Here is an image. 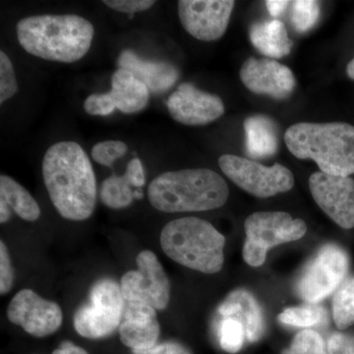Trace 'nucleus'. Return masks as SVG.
Here are the masks:
<instances>
[{
    "mask_svg": "<svg viewBox=\"0 0 354 354\" xmlns=\"http://www.w3.org/2000/svg\"><path fill=\"white\" fill-rule=\"evenodd\" d=\"M241 79L251 92L277 100L290 97L297 85L292 71L272 58H248L241 66Z\"/></svg>",
    "mask_w": 354,
    "mask_h": 354,
    "instance_id": "2eb2a0df",
    "label": "nucleus"
},
{
    "mask_svg": "<svg viewBox=\"0 0 354 354\" xmlns=\"http://www.w3.org/2000/svg\"><path fill=\"white\" fill-rule=\"evenodd\" d=\"M17 39L30 55L48 62L73 64L92 46L95 28L76 14H43L18 21Z\"/></svg>",
    "mask_w": 354,
    "mask_h": 354,
    "instance_id": "f03ea898",
    "label": "nucleus"
},
{
    "mask_svg": "<svg viewBox=\"0 0 354 354\" xmlns=\"http://www.w3.org/2000/svg\"><path fill=\"white\" fill-rule=\"evenodd\" d=\"M11 216H12V209L3 200H0V223H6L10 220Z\"/></svg>",
    "mask_w": 354,
    "mask_h": 354,
    "instance_id": "58836bf2",
    "label": "nucleus"
},
{
    "mask_svg": "<svg viewBox=\"0 0 354 354\" xmlns=\"http://www.w3.org/2000/svg\"><path fill=\"white\" fill-rule=\"evenodd\" d=\"M118 64L120 68L132 72L145 84L149 91L156 94L169 90L179 78L178 70L174 65L167 62L143 59L132 50L122 51Z\"/></svg>",
    "mask_w": 354,
    "mask_h": 354,
    "instance_id": "f3484780",
    "label": "nucleus"
},
{
    "mask_svg": "<svg viewBox=\"0 0 354 354\" xmlns=\"http://www.w3.org/2000/svg\"><path fill=\"white\" fill-rule=\"evenodd\" d=\"M333 317L337 327L344 330L354 324V277L344 279L333 298Z\"/></svg>",
    "mask_w": 354,
    "mask_h": 354,
    "instance_id": "b1692460",
    "label": "nucleus"
},
{
    "mask_svg": "<svg viewBox=\"0 0 354 354\" xmlns=\"http://www.w3.org/2000/svg\"><path fill=\"white\" fill-rule=\"evenodd\" d=\"M133 354H191L185 346L176 342H165L157 344L145 351H132Z\"/></svg>",
    "mask_w": 354,
    "mask_h": 354,
    "instance_id": "c9c22d12",
    "label": "nucleus"
},
{
    "mask_svg": "<svg viewBox=\"0 0 354 354\" xmlns=\"http://www.w3.org/2000/svg\"><path fill=\"white\" fill-rule=\"evenodd\" d=\"M104 6L118 12L134 14L143 12L155 6L153 0H104Z\"/></svg>",
    "mask_w": 354,
    "mask_h": 354,
    "instance_id": "473e14b6",
    "label": "nucleus"
},
{
    "mask_svg": "<svg viewBox=\"0 0 354 354\" xmlns=\"http://www.w3.org/2000/svg\"><path fill=\"white\" fill-rule=\"evenodd\" d=\"M328 354H354V335L335 333L328 339Z\"/></svg>",
    "mask_w": 354,
    "mask_h": 354,
    "instance_id": "72a5a7b5",
    "label": "nucleus"
},
{
    "mask_svg": "<svg viewBox=\"0 0 354 354\" xmlns=\"http://www.w3.org/2000/svg\"><path fill=\"white\" fill-rule=\"evenodd\" d=\"M346 72H348L349 78H351L353 80H354V58L348 64V67H346Z\"/></svg>",
    "mask_w": 354,
    "mask_h": 354,
    "instance_id": "ea45409f",
    "label": "nucleus"
},
{
    "mask_svg": "<svg viewBox=\"0 0 354 354\" xmlns=\"http://www.w3.org/2000/svg\"><path fill=\"white\" fill-rule=\"evenodd\" d=\"M283 354H328L322 335L313 330H304L295 335Z\"/></svg>",
    "mask_w": 354,
    "mask_h": 354,
    "instance_id": "cd10ccee",
    "label": "nucleus"
},
{
    "mask_svg": "<svg viewBox=\"0 0 354 354\" xmlns=\"http://www.w3.org/2000/svg\"><path fill=\"white\" fill-rule=\"evenodd\" d=\"M325 319V310L317 304L288 308L279 315V322L299 328L313 327L323 323Z\"/></svg>",
    "mask_w": 354,
    "mask_h": 354,
    "instance_id": "393cba45",
    "label": "nucleus"
},
{
    "mask_svg": "<svg viewBox=\"0 0 354 354\" xmlns=\"http://www.w3.org/2000/svg\"><path fill=\"white\" fill-rule=\"evenodd\" d=\"M251 43L262 55L270 58H281L290 55L293 41L279 20L261 21L249 30Z\"/></svg>",
    "mask_w": 354,
    "mask_h": 354,
    "instance_id": "412c9836",
    "label": "nucleus"
},
{
    "mask_svg": "<svg viewBox=\"0 0 354 354\" xmlns=\"http://www.w3.org/2000/svg\"><path fill=\"white\" fill-rule=\"evenodd\" d=\"M225 239L209 221L187 216L169 221L160 232V246L174 262L205 274L221 271Z\"/></svg>",
    "mask_w": 354,
    "mask_h": 354,
    "instance_id": "39448f33",
    "label": "nucleus"
},
{
    "mask_svg": "<svg viewBox=\"0 0 354 354\" xmlns=\"http://www.w3.org/2000/svg\"><path fill=\"white\" fill-rule=\"evenodd\" d=\"M7 318L32 337H44L59 329L64 315L59 305L25 288L11 300L7 308Z\"/></svg>",
    "mask_w": 354,
    "mask_h": 354,
    "instance_id": "9b49d317",
    "label": "nucleus"
},
{
    "mask_svg": "<svg viewBox=\"0 0 354 354\" xmlns=\"http://www.w3.org/2000/svg\"><path fill=\"white\" fill-rule=\"evenodd\" d=\"M291 24L298 32H306L315 26L320 16V6L314 0L291 2Z\"/></svg>",
    "mask_w": 354,
    "mask_h": 354,
    "instance_id": "a878e982",
    "label": "nucleus"
},
{
    "mask_svg": "<svg viewBox=\"0 0 354 354\" xmlns=\"http://www.w3.org/2000/svg\"><path fill=\"white\" fill-rule=\"evenodd\" d=\"M109 95L113 97L116 109L125 114L143 111L150 99V91L145 84L129 70L123 68L116 70L111 77Z\"/></svg>",
    "mask_w": 354,
    "mask_h": 354,
    "instance_id": "6ab92c4d",
    "label": "nucleus"
},
{
    "mask_svg": "<svg viewBox=\"0 0 354 354\" xmlns=\"http://www.w3.org/2000/svg\"><path fill=\"white\" fill-rule=\"evenodd\" d=\"M167 106L174 120L189 127L209 124L225 113V104L218 95L189 83L178 86L167 99Z\"/></svg>",
    "mask_w": 354,
    "mask_h": 354,
    "instance_id": "4468645a",
    "label": "nucleus"
},
{
    "mask_svg": "<svg viewBox=\"0 0 354 354\" xmlns=\"http://www.w3.org/2000/svg\"><path fill=\"white\" fill-rule=\"evenodd\" d=\"M218 313L237 319L243 325L246 339L250 342L259 341L264 334V317L260 305L245 290L232 291L218 306Z\"/></svg>",
    "mask_w": 354,
    "mask_h": 354,
    "instance_id": "a211bd4d",
    "label": "nucleus"
},
{
    "mask_svg": "<svg viewBox=\"0 0 354 354\" xmlns=\"http://www.w3.org/2000/svg\"><path fill=\"white\" fill-rule=\"evenodd\" d=\"M290 3L291 2L286 1V0H268L266 1V6L272 17H279L285 12L286 9Z\"/></svg>",
    "mask_w": 354,
    "mask_h": 354,
    "instance_id": "e433bc0d",
    "label": "nucleus"
},
{
    "mask_svg": "<svg viewBox=\"0 0 354 354\" xmlns=\"http://www.w3.org/2000/svg\"><path fill=\"white\" fill-rule=\"evenodd\" d=\"M124 176H109L104 180L100 191L102 202L109 208L124 209L132 204L134 200V191Z\"/></svg>",
    "mask_w": 354,
    "mask_h": 354,
    "instance_id": "5701e85b",
    "label": "nucleus"
},
{
    "mask_svg": "<svg viewBox=\"0 0 354 354\" xmlns=\"http://www.w3.org/2000/svg\"><path fill=\"white\" fill-rule=\"evenodd\" d=\"M221 348L228 353H236L243 346L246 337L243 325L237 319L225 317L218 329Z\"/></svg>",
    "mask_w": 354,
    "mask_h": 354,
    "instance_id": "bb28decb",
    "label": "nucleus"
},
{
    "mask_svg": "<svg viewBox=\"0 0 354 354\" xmlns=\"http://www.w3.org/2000/svg\"><path fill=\"white\" fill-rule=\"evenodd\" d=\"M17 79L12 62L4 51L0 53V104H4L17 94Z\"/></svg>",
    "mask_w": 354,
    "mask_h": 354,
    "instance_id": "c756f323",
    "label": "nucleus"
},
{
    "mask_svg": "<svg viewBox=\"0 0 354 354\" xmlns=\"http://www.w3.org/2000/svg\"><path fill=\"white\" fill-rule=\"evenodd\" d=\"M83 108L90 115L106 116L113 113L116 106L111 95L106 93L88 95L84 102Z\"/></svg>",
    "mask_w": 354,
    "mask_h": 354,
    "instance_id": "7c9ffc66",
    "label": "nucleus"
},
{
    "mask_svg": "<svg viewBox=\"0 0 354 354\" xmlns=\"http://www.w3.org/2000/svg\"><path fill=\"white\" fill-rule=\"evenodd\" d=\"M132 187L142 188L146 183L145 171L139 158H133L127 165V171L123 174Z\"/></svg>",
    "mask_w": 354,
    "mask_h": 354,
    "instance_id": "f704fd0d",
    "label": "nucleus"
},
{
    "mask_svg": "<svg viewBox=\"0 0 354 354\" xmlns=\"http://www.w3.org/2000/svg\"><path fill=\"white\" fill-rule=\"evenodd\" d=\"M133 195H134V199H142V197H143V192H142L141 190H135Z\"/></svg>",
    "mask_w": 354,
    "mask_h": 354,
    "instance_id": "a19ab883",
    "label": "nucleus"
},
{
    "mask_svg": "<svg viewBox=\"0 0 354 354\" xmlns=\"http://www.w3.org/2000/svg\"><path fill=\"white\" fill-rule=\"evenodd\" d=\"M246 241L244 261L251 267L264 264L268 251L272 247L302 239L307 232L306 223L283 212H257L244 223Z\"/></svg>",
    "mask_w": 354,
    "mask_h": 354,
    "instance_id": "423d86ee",
    "label": "nucleus"
},
{
    "mask_svg": "<svg viewBox=\"0 0 354 354\" xmlns=\"http://www.w3.org/2000/svg\"><path fill=\"white\" fill-rule=\"evenodd\" d=\"M221 171L241 189L258 198H269L290 191L295 185L292 172L279 164L266 167L239 156L218 158Z\"/></svg>",
    "mask_w": 354,
    "mask_h": 354,
    "instance_id": "6e6552de",
    "label": "nucleus"
},
{
    "mask_svg": "<svg viewBox=\"0 0 354 354\" xmlns=\"http://www.w3.org/2000/svg\"><path fill=\"white\" fill-rule=\"evenodd\" d=\"M41 169L48 196L62 218L82 221L93 215L97 179L82 147L71 141L53 144L44 153Z\"/></svg>",
    "mask_w": 354,
    "mask_h": 354,
    "instance_id": "f257e3e1",
    "label": "nucleus"
},
{
    "mask_svg": "<svg viewBox=\"0 0 354 354\" xmlns=\"http://www.w3.org/2000/svg\"><path fill=\"white\" fill-rule=\"evenodd\" d=\"M53 354H88V353L73 342H64L60 344V348L55 349Z\"/></svg>",
    "mask_w": 354,
    "mask_h": 354,
    "instance_id": "4c0bfd02",
    "label": "nucleus"
},
{
    "mask_svg": "<svg viewBox=\"0 0 354 354\" xmlns=\"http://www.w3.org/2000/svg\"><path fill=\"white\" fill-rule=\"evenodd\" d=\"M13 269L8 249L3 241L0 242V293L6 295L13 286Z\"/></svg>",
    "mask_w": 354,
    "mask_h": 354,
    "instance_id": "2f4dec72",
    "label": "nucleus"
},
{
    "mask_svg": "<svg viewBox=\"0 0 354 354\" xmlns=\"http://www.w3.org/2000/svg\"><path fill=\"white\" fill-rule=\"evenodd\" d=\"M124 304L120 286L111 279H100L91 288L87 304L75 312L76 332L86 339L109 337L120 328Z\"/></svg>",
    "mask_w": 354,
    "mask_h": 354,
    "instance_id": "0eeeda50",
    "label": "nucleus"
},
{
    "mask_svg": "<svg viewBox=\"0 0 354 354\" xmlns=\"http://www.w3.org/2000/svg\"><path fill=\"white\" fill-rule=\"evenodd\" d=\"M0 200H3L22 220L35 221L41 216L39 204L32 195L17 181L3 174L0 176Z\"/></svg>",
    "mask_w": 354,
    "mask_h": 354,
    "instance_id": "4be33fe9",
    "label": "nucleus"
},
{
    "mask_svg": "<svg viewBox=\"0 0 354 354\" xmlns=\"http://www.w3.org/2000/svg\"><path fill=\"white\" fill-rule=\"evenodd\" d=\"M128 146L118 140H108L95 144L92 149V158L97 164L111 167L118 158L127 153Z\"/></svg>",
    "mask_w": 354,
    "mask_h": 354,
    "instance_id": "c85d7f7f",
    "label": "nucleus"
},
{
    "mask_svg": "<svg viewBox=\"0 0 354 354\" xmlns=\"http://www.w3.org/2000/svg\"><path fill=\"white\" fill-rule=\"evenodd\" d=\"M157 310L141 302L125 301L120 328V341L132 351H145L157 344L160 334Z\"/></svg>",
    "mask_w": 354,
    "mask_h": 354,
    "instance_id": "dca6fc26",
    "label": "nucleus"
},
{
    "mask_svg": "<svg viewBox=\"0 0 354 354\" xmlns=\"http://www.w3.org/2000/svg\"><path fill=\"white\" fill-rule=\"evenodd\" d=\"M230 189L225 179L209 169L167 171L148 187L151 205L164 213L204 212L221 208Z\"/></svg>",
    "mask_w": 354,
    "mask_h": 354,
    "instance_id": "7ed1b4c3",
    "label": "nucleus"
},
{
    "mask_svg": "<svg viewBox=\"0 0 354 354\" xmlns=\"http://www.w3.org/2000/svg\"><path fill=\"white\" fill-rule=\"evenodd\" d=\"M246 150L254 158L272 157L278 152L279 129L276 122L264 114H254L244 121Z\"/></svg>",
    "mask_w": 354,
    "mask_h": 354,
    "instance_id": "aec40b11",
    "label": "nucleus"
},
{
    "mask_svg": "<svg viewBox=\"0 0 354 354\" xmlns=\"http://www.w3.org/2000/svg\"><path fill=\"white\" fill-rule=\"evenodd\" d=\"M309 188L317 205L337 225L354 227V179L319 171L310 176Z\"/></svg>",
    "mask_w": 354,
    "mask_h": 354,
    "instance_id": "ddd939ff",
    "label": "nucleus"
},
{
    "mask_svg": "<svg viewBox=\"0 0 354 354\" xmlns=\"http://www.w3.org/2000/svg\"><path fill=\"white\" fill-rule=\"evenodd\" d=\"M285 142L295 157L314 160L324 174H354V127L348 123H297L286 130Z\"/></svg>",
    "mask_w": 354,
    "mask_h": 354,
    "instance_id": "20e7f679",
    "label": "nucleus"
},
{
    "mask_svg": "<svg viewBox=\"0 0 354 354\" xmlns=\"http://www.w3.org/2000/svg\"><path fill=\"white\" fill-rule=\"evenodd\" d=\"M232 0H180L178 16L185 31L203 41L221 39L234 8Z\"/></svg>",
    "mask_w": 354,
    "mask_h": 354,
    "instance_id": "f8f14e48",
    "label": "nucleus"
},
{
    "mask_svg": "<svg viewBox=\"0 0 354 354\" xmlns=\"http://www.w3.org/2000/svg\"><path fill=\"white\" fill-rule=\"evenodd\" d=\"M137 270L127 272L120 281L125 301L141 302L156 310L167 308L171 299V283L152 251L137 256Z\"/></svg>",
    "mask_w": 354,
    "mask_h": 354,
    "instance_id": "9d476101",
    "label": "nucleus"
},
{
    "mask_svg": "<svg viewBox=\"0 0 354 354\" xmlns=\"http://www.w3.org/2000/svg\"><path fill=\"white\" fill-rule=\"evenodd\" d=\"M349 261L339 246H324L305 267L298 279L297 292L309 304H317L332 295L344 283Z\"/></svg>",
    "mask_w": 354,
    "mask_h": 354,
    "instance_id": "1a4fd4ad",
    "label": "nucleus"
}]
</instances>
